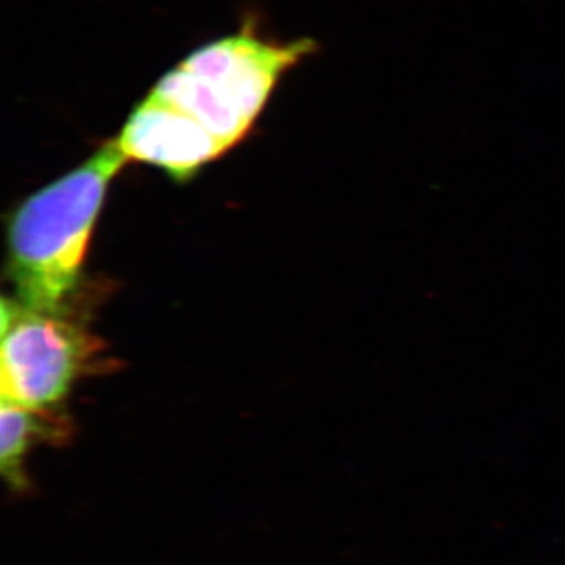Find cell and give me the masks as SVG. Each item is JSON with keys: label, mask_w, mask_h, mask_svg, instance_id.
Here are the masks:
<instances>
[{"label": "cell", "mask_w": 565, "mask_h": 565, "mask_svg": "<svg viewBox=\"0 0 565 565\" xmlns=\"http://www.w3.org/2000/svg\"><path fill=\"white\" fill-rule=\"evenodd\" d=\"M128 162L117 141L107 140L18 207L9 226V273L18 302L39 310L68 305L107 189Z\"/></svg>", "instance_id": "1"}, {"label": "cell", "mask_w": 565, "mask_h": 565, "mask_svg": "<svg viewBox=\"0 0 565 565\" xmlns=\"http://www.w3.org/2000/svg\"><path fill=\"white\" fill-rule=\"evenodd\" d=\"M71 437V424L52 411H31L2 403L0 411V465L9 489L14 494L32 492V482L25 473V457L33 446L63 444Z\"/></svg>", "instance_id": "5"}, {"label": "cell", "mask_w": 565, "mask_h": 565, "mask_svg": "<svg viewBox=\"0 0 565 565\" xmlns=\"http://www.w3.org/2000/svg\"><path fill=\"white\" fill-rule=\"evenodd\" d=\"M115 141L129 162L158 167L177 182L191 180L230 151L202 122L150 93L134 107Z\"/></svg>", "instance_id": "4"}, {"label": "cell", "mask_w": 565, "mask_h": 565, "mask_svg": "<svg viewBox=\"0 0 565 565\" xmlns=\"http://www.w3.org/2000/svg\"><path fill=\"white\" fill-rule=\"evenodd\" d=\"M316 51L311 39L264 35L250 18L241 31L191 52L150 95L191 115L232 150L252 131L282 77Z\"/></svg>", "instance_id": "2"}, {"label": "cell", "mask_w": 565, "mask_h": 565, "mask_svg": "<svg viewBox=\"0 0 565 565\" xmlns=\"http://www.w3.org/2000/svg\"><path fill=\"white\" fill-rule=\"evenodd\" d=\"M102 341L93 337L68 305L39 310L3 299L2 403L52 411L81 375L90 373Z\"/></svg>", "instance_id": "3"}]
</instances>
